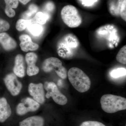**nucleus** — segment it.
I'll use <instances>...</instances> for the list:
<instances>
[{"mask_svg":"<svg viewBox=\"0 0 126 126\" xmlns=\"http://www.w3.org/2000/svg\"><path fill=\"white\" fill-rule=\"evenodd\" d=\"M117 31L114 26L108 25L100 27L96 34L98 38L106 40L110 47L113 45L116 46L119 41Z\"/></svg>","mask_w":126,"mask_h":126,"instance_id":"423d86ee","label":"nucleus"},{"mask_svg":"<svg viewBox=\"0 0 126 126\" xmlns=\"http://www.w3.org/2000/svg\"><path fill=\"white\" fill-rule=\"evenodd\" d=\"M69 80L74 88L79 92H86L90 89L91 81L89 77L81 69L72 67L68 73Z\"/></svg>","mask_w":126,"mask_h":126,"instance_id":"f03ea898","label":"nucleus"},{"mask_svg":"<svg viewBox=\"0 0 126 126\" xmlns=\"http://www.w3.org/2000/svg\"><path fill=\"white\" fill-rule=\"evenodd\" d=\"M38 6L36 5L31 4L29 6L28 10L22 15V18L24 19L30 20L33 18L38 11Z\"/></svg>","mask_w":126,"mask_h":126,"instance_id":"6ab92c4d","label":"nucleus"},{"mask_svg":"<svg viewBox=\"0 0 126 126\" xmlns=\"http://www.w3.org/2000/svg\"><path fill=\"white\" fill-rule=\"evenodd\" d=\"M25 60L27 63V73L29 76L36 75L38 73L39 69L35 65L38 56L35 53L30 52L26 55Z\"/></svg>","mask_w":126,"mask_h":126,"instance_id":"9b49d317","label":"nucleus"},{"mask_svg":"<svg viewBox=\"0 0 126 126\" xmlns=\"http://www.w3.org/2000/svg\"><path fill=\"white\" fill-rule=\"evenodd\" d=\"M49 16L47 13L41 12H37L32 19L33 23H37L41 25L45 24L49 19Z\"/></svg>","mask_w":126,"mask_h":126,"instance_id":"aec40b11","label":"nucleus"},{"mask_svg":"<svg viewBox=\"0 0 126 126\" xmlns=\"http://www.w3.org/2000/svg\"><path fill=\"white\" fill-rule=\"evenodd\" d=\"M4 80L6 88L12 95L16 96L19 94L22 89V84L15 74L7 75Z\"/></svg>","mask_w":126,"mask_h":126,"instance_id":"1a4fd4ad","label":"nucleus"},{"mask_svg":"<svg viewBox=\"0 0 126 126\" xmlns=\"http://www.w3.org/2000/svg\"><path fill=\"white\" fill-rule=\"evenodd\" d=\"M44 118L39 116H33L24 119L19 123V126H43Z\"/></svg>","mask_w":126,"mask_h":126,"instance_id":"dca6fc26","label":"nucleus"},{"mask_svg":"<svg viewBox=\"0 0 126 126\" xmlns=\"http://www.w3.org/2000/svg\"><path fill=\"white\" fill-rule=\"evenodd\" d=\"M44 88L47 92L46 94L47 98L52 97L56 103L61 106L65 105L67 103V98L60 92L56 84L53 82H46Z\"/></svg>","mask_w":126,"mask_h":126,"instance_id":"0eeeda50","label":"nucleus"},{"mask_svg":"<svg viewBox=\"0 0 126 126\" xmlns=\"http://www.w3.org/2000/svg\"><path fill=\"white\" fill-rule=\"evenodd\" d=\"M61 15L64 23L70 28L79 27L82 23L81 16L78 9L74 6H65L61 10Z\"/></svg>","mask_w":126,"mask_h":126,"instance_id":"20e7f679","label":"nucleus"},{"mask_svg":"<svg viewBox=\"0 0 126 126\" xmlns=\"http://www.w3.org/2000/svg\"><path fill=\"white\" fill-rule=\"evenodd\" d=\"M10 106L4 97L0 99V122H4L11 115Z\"/></svg>","mask_w":126,"mask_h":126,"instance_id":"2eb2a0df","label":"nucleus"},{"mask_svg":"<svg viewBox=\"0 0 126 126\" xmlns=\"http://www.w3.org/2000/svg\"><path fill=\"white\" fill-rule=\"evenodd\" d=\"M0 44L5 50L9 51L16 48L17 43L15 40L7 33H0Z\"/></svg>","mask_w":126,"mask_h":126,"instance_id":"ddd939ff","label":"nucleus"},{"mask_svg":"<svg viewBox=\"0 0 126 126\" xmlns=\"http://www.w3.org/2000/svg\"><path fill=\"white\" fill-rule=\"evenodd\" d=\"M42 69L46 73H49L54 70L59 77L61 79H66L67 71L63 65V63L59 59L50 57L46 59L42 64Z\"/></svg>","mask_w":126,"mask_h":126,"instance_id":"39448f33","label":"nucleus"},{"mask_svg":"<svg viewBox=\"0 0 126 126\" xmlns=\"http://www.w3.org/2000/svg\"><path fill=\"white\" fill-rule=\"evenodd\" d=\"M126 69L123 68H120L112 70L110 72V74L111 77L112 78H118L120 77L126 76Z\"/></svg>","mask_w":126,"mask_h":126,"instance_id":"b1692460","label":"nucleus"},{"mask_svg":"<svg viewBox=\"0 0 126 126\" xmlns=\"http://www.w3.org/2000/svg\"><path fill=\"white\" fill-rule=\"evenodd\" d=\"M33 23L32 19L27 20L23 19L18 20L16 24V29L19 31L24 30L30 24Z\"/></svg>","mask_w":126,"mask_h":126,"instance_id":"4be33fe9","label":"nucleus"},{"mask_svg":"<svg viewBox=\"0 0 126 126\" xmlns=\"http://www.w3.org/2000/svg\"><path fill=\"white\" fill-rule=\"evenodd\" d=\"M19 39L21 42L20 44L21 49L24 52L34 51L39 48L38 45L33 42L30 36L28 35H21L19 37Z\"/></svg>","mask_w":126,"mask_h":126,"instance_id":"f8f14e48","label":"nucleus"},{"mask_svg":"<svg viewBox=\"0 0 126 126\" xmlns=\"http://www.w3.org/2000/svg\"><path fill=\"white\" fill-rule=\"evenodd\" d=\"M5 3V13L10 18L15 16L16 12L13 9H16L19 5L18 0H4Z\"/></svg>","mask_w":126,"mask_h":126,"instance_id":"f3484780","label":"nucleus"},{"mask_svg":"<svg viewBox=\"0 0 126 126\" xmlns=\"http://www.w3.org/2000/svg\"><path fill=\"white\" fill-rule=\"evenodd\" d=\"M79 126H106L103 123L96 121H87L81 123Z\"/></svg>","mask_w":126,"mask_h":126,"instance_id":"a878e982","label":"nucleus"},{"mask_svg":"<svg viewBox=\"0 0 126 126\" xmlns=\"http://www.w3.org/2000/svg\"><path fill=\"white\" fill-rule=\"evenodd\" d=\"M21 101L16 108V113L19 115L22 116L29 112L35 111L39 108V104L31 98H26Z\"/></svg>","mask_w":126,"mask_h":126,"instance_id":"6e6552de","label":"nucleus"},{"mask_svg":"<svg viewBox=\"0 0 126 126\" xmlns=\"http://www.w3.org/2000/svg\"><path fill=\"white\" fill-rule=\"evenodd\" d=\"M120 15L124 21H126V0H124L120 9Z\"/></svg>","mask_w":126,"mask_h":126,"instance_id":"bb28decb","label":"nucleus"},{"mask_svg":"<svg viewBox=\"0 0 126 126\" xmlns=\"http://www.w3.org/2000/svg\"><path fill=\"white\" fill-rule=\"evenodd\" d=\"M124 0H113L110 1L109 4V9L110 14L112 15H120V9Z\"/></svg>","mask_w":126,"mask_h":126,"instance_id":"a211bd4d","label":"nucleus"},{"mask_svg":"<svg viewBox=\"0 0 126 126\" xmlns=\"http://www.w3.org/2000/svg\"><path fill=\"white\" fill-rule=\"evenodd\" d=\"M45 8L48 11H53L54 9V5L52 2H48L45 5Z\"/></svg>","mask_w":126,"mask_h":126,"instance_id":"cd10ccee","label":"nucleus"},{"mask_svg":"<svg viewBox=\"0 0 126 126\" xmlns=\"http://www.w3.org/2000/svg\"><path fill=\"white\" fill-rule=\"evenodd\" d=\"M80 46L77 36L73 34L65 35L58 41L57 51L59 56L64 59L73 57Z\"/></svg>","mask_w":126,"mask_h":126,"instance_id":"f257e3e1","label":"nucleus"},{"mask_svg":"<svg viewBox=\"0 0 126 126\" xmlns=\"http://www.w3.org/2000/svg\"><path fill=\"white\" fill-rule=\"evenodd\" d=\"M27 28L32 35L36 36H40L43 33L44 30L42 25L35 23L30 24Z\"/></svg>","mask_w":126,"mask_h":126,"instance_id":"412c9836","label":"nucleus"},{"mask_svg":"<svg viewBox=\"0 0 126 126\" xmlns=\"http://www.w3.org/2000/svg\"><path fill=\"white\" fill-rule=\"evenodd\" d=\"M10 28L9 23L6 21L0 18V33L7 31Z\"/></svg>","mask_w":126,"mask_h":126,"instance_id":"393cba45","label":"nucleus"},{"mask_svg":"<svg viewBox=\"0 0 126 126\" xmlns=\"http://www.w3.org/2000/svg\"><path fill=\"white\" fill-rule=\"evenodd\" d=\"M18 0L21 2L23 4L26 5L31 1V0Z\"/></svg>","mask_w":126,"mask_h":126,"instance_id":"c85d7f7f","label":"nucleus"},{"mask_svg":"<svg viewBox=\"0 0 126 126\" xmlns=\"http://www.w3.org/2000/svg\"><path fill=\"white\" fill-rule=\"evenodd\" d=\"M100 103L102 110L108 113H114L126 109V99L121 96L104 94L101 98Z\"/></svg>","mask_w":126,"mask_h":126,"instance_id":"7ed1b4c3","label":"nucleus"},{"mask_svg":"<svg viewBox=\"0 0 126 126\" xmlns=\"http://www.w3.org/2000/svg\"><path fill=\"white\" fill-rule=\"evenodd\" d=\"M14 72L17 77L21 78L24 77L25 74L24 59L22 55L19 54L16 56Z\"/></svg>","mask_w":126,"mask_h":126,"instance_id":"4468645a","label":"nucleus"},{"mask_svg":"<svg viewBox=\"0 0 126 126\" xmlns=\"http://www.w3.org/2000/svg\"><path fill=\"white\" fill-rule=\"evenodd\" d=\"M117 61L121 63L126 64V46H124L120 49L116 57Z\"/></svg>","mask_w":126,"mask_h":126,"instance_id":"5701e85b","label":"nucleus"},{"mask_svg":"<svg viewBox=\"0 0 126 126\" xmlns=\"http://www.w3.org/2000/svg\"><path fill=\"white\" fill-rule=\"evenodd\" d=\"M28 90L30 94L38 103L43 104L45 101V94L43 84L30 83Z\"/></svg>","mask_w":126,"mask_h":126,"instance_id":"9d476101","label":"nucleus"}]
</instances>
